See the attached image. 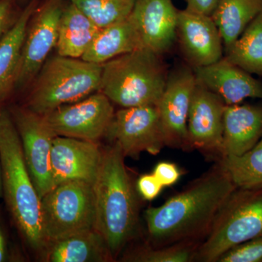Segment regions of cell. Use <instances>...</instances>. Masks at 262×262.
Segmentation results:
<instances>
[{"mask_svg": "<svg viewBox=\"0 0 262 262\" xmlns=\"http://www.w3.org/2000/svg\"><path fill=\"white\" fill-rule=\"evenodd\" d=\"M216 262H262V237L234 246L222 254Z\"/></svg>", "mask_w": 262, "mask_h": 262, "instance_id": "28", "label": "cell"}, {"mask_svg": "<svg viewBox=\"0 0 262 262\" xmlns=\"http://www.w3.org/2000/svg\"><path fill=\"white\" fill-rule=\"evenodd\" d=\"M65 4V0L39 2L27 27L15 89L32 84L52 50L56 47L60 18Z\"/></svg>", "mask_w": 262, "mask_h": 262, "instance_id": "8", "label": "cell"}, {"mask_svg": "<svg viewBox=\"0 0 262 262\" xmlns=\"http://www.w3.org/2000/svg\"><path fill=\"white\" fill-rule=\"evenodd\" d=\"M196 84L195 74L189 67H180L168 74L166 85L157 104L165 145L189 149L187 120Z\"/></svg>", "mask_w": 262, "mask_h": 262, "instance_id": "12", "label": "cell"}, {"mask_svg": "<svg viewBox=\"0 0 262 262\" xmlns=\"http://www.w3.org/2000/svg\"><path fill=\"white\" fill-rule=\"evenodd\" d=\"M163 187L153 173L141 176L137 182L138 191L146 201L154 200L159 195Z\"/></svg>", "mask_w": 262, "mask_h": 262, "instance_id": "29", "label": "cell"}, {"mask_svg": "<svg viewBox=\"0 0 262 262\" xmlns=\"http://www.w3.org/2000/svg\"><path fill=\"white\" fill-rule=\"evenodd\" d=\"M40 0H31L0 38V100L15 89L29 20Z\"/></svg>", "mask_w": 262, "mask_h": 262, "instance_id": "19", "label": "cell"}, {"mask_svg": "<svg viewBox=\"0 0 262 262\" xmlns=\"http://www.w3.org/2000/svg\"><path fill=\"white\" fill-rule=\"evenodd\" d=\"M262 12V0H220L211 18L219 29L225 52Z\"/></svg>", "mask_w": 262, "mask_h": 262, "instance_id": "23", "label": "cell"}, {"mask_svg": "<svg viewBox=\"0 0 262 262\" xmlns=\"http://www.w3.org/2000/svg\"><path fill=\"white\" fill-rule=\"evenodd\" d=\"M153 174L163 187H170L178 182L181 171L175 164L162 162L155 167Z\"/></svg>", "mask_w": 262, "mask_h": 262, "instance_id": "30", "label": "cell"}, {"mask_svg": "<svg viewBox=\"0 0 262 262\" xmlns=\"http://www.w3.org/2000/svg\"><path fill=\"white\" fill-rule=\"evenodd\" d=\"M227 58L251 75H262V12L226 51Z\"/></svg>", "mask_w": 262, "mask_h": 262, "instance_id": "25", "label": "cell"}, {"mask_svg": "<svg viewBox=\"0 0 262 262\" xmlns=\"http://www.w3.org/2000/svg\"><path fill=\"white\" fill-rule=\"evenodd\" d=\"M48 245V261H106L113 258L102 236L95 229L71 234Z\"/></svg>", "mask_w": 262, "mask_h": 262, "instance_id": "22", "label": "cell"}, {"mask_svg": "<svg viewBox=\"0 0 262 262\" xmlns=\"http://www.w3.org/2000/svg\"><path fill=\"white\" fill-rule=\"evenodd\" d=\"M99 28L128 18L136 0H70Z\"/></svg>", "mask_w": 262, "mask_h": 262, "instance_id": "26", "label": "cell"}, {"mask_svg": "<svg viewBox=\"0 0 262 262\" xmlns=\"http://www.w3.org/2000/svg\"><path fill=\"white\" fill-rule=\"evenodd\" d=\"M200 244L189 241L161 247L146 248L132 253L129 260L139 262L194 261Z\"/></svg>", "mask_w": 262, "mask_h": 262, "instance_id": "27", "label": "cell"}, {"mask_svg": "<svg viewBox=\"0 0 262 262\" xmlns=\"http://www.w3.org/2000/svg\"><path fill=\"white\" fill-rule=\"evenodd\" d=\"M262 138V106H226L222 157L239 156L252 149Z\"/></svg>", "mask_w": 262, "mask_h": 262, "instance_id": "18", "label": "cell"}, {"mask_svg": "<svg viewBox=\"0 0 262 262\" xmlns=\"http://www.w3.org/2000/svg\"><path fill=\"white\" fill-rule=\"evenodd\" d=\"M114 115L111 101L99 91L43 116L57 136L95 142L106 134Z\"/></svg>", "mask_w": 262, "mask_h": 262, "instance_id": "10", "label": "cell"}, {"mask_svg": "<svg viewBox=\"0 0 262 262\" xmlns=\"http://www.w3.org/2000/svg\"><path fill=\"white\" fill-rule=\"evenodd\" d=\"M41 220L46 245L82 231L94 229L93 184L68 181L41 198Z\"/></svg>", "mask_w": 262, "mask_h": 262, "instance_id": "7", "label": "cell"}, {"mask_svg": "<svg viewBox=\"0 0 262 262\" xmlns=\"http://www.w3.org/2000/svg\"><path fill=\"white\" fill-rule=\"evenodd\" d=\"M177 40L192 69L212 64L223 58V41L211 16L179 10Z\"/></svg>", "mask_w": 262, "mask_h": 262, "instance_id": "15", "label": "cell"}, {"mask_svg": "<svg viewBox=\"0 0 262 262\" xmlns=\"http://www.w3.org/2000/svg\"><path fill=\"white\" fill-rule=\"evenodd\" d=\"M262 237V189L236 188L196 250L194 261L216 262L226 251Z\"/></svg>", "mask_w": 262, "mask_h": 262, "instance_id": "6", "label": "cell"}, {"mask_svg": "<svg viewBox=\"0 0 262 262\" xmlns=\"http://www.w3.org/2000/svg\"><path fill=\"white\" fill-rule=\"evenodd\" d=\"M15 0H0V38L15 21Z\"/></svg>", "mask_w": 262, "mask_h": 262, "instance_id": "31", "label": "cell"}, {"mask_svg": "<svg viewBox=\"0 0 262 262\" xmlns=\"http://www.w3.org/2000/svg\"><path fill=\"white\" fill-rule=\"evenodd\" d=\"M89 17L73 3H66L58 27V56L82 58L100 30Z\"/></svg>", "mask_w": 262, "mask_h": 262, "instance_id": "20", "label": "cell"}, {"mask_svg": "<svg viewBox=\"0 0 262 262\" xmlns=\"http://www.w3.org/2000/svg\"><path fill=\"white\" fill-rule=\"evenodd\" d=\"M239 189H262V138L239 156L222 157L217 164Z\"/></svg>", "mask_w": 262, "mask_h": 262, "instance_id": "24", "label": "cell"}, {"mask_svg": "<svg viewBox=\"0 0 262 262\" xmlns=\"http://www.w3.org/2000/svg\"><path fill=\"white\" fill-rule=\"evenodd\" d=\"M227 105L196 81L187 120L189 148L211 156L222 155L224 113Z\"/></svg>", "mask_w": 262, "mask_h": 262, "instance_id": "13", "label": "cell"}, {"mask_svg": "<svg viewBox=\"0 0 262 262\" xmlns=\"http://www.w3.org/2000/svg\"><path fill=\"white\" fill-rule=\"evenodd\" d=\"M10 115L20 136L31 179L41 199L54 187L51 154L57 135L43 115L29 108L15 107Z\"/></svg>", "mask_w": 262, "mask_h": 262, "instance_id": "9", "label": "cell"}, {"mask_svg": "<svg viewBox=\"0 0 262 262\" xmlns=\"http://www.w3.org/2000/svg\"><path fill=\"white\" fill-rule=\"evenodd\" d=\"M178 14L172 0H136L129 18L143 48L162 56L177 40Z\"/></svg>", "mask_w": 262, "mask_h": 262, "instance_id": "16", "label": "cell"}, {"mask_svg": "<svg viewBox=\"0 0 262 262\" xmlns=\"http://www.w3.org/2000/svg\"><path fill=\"white\" fill-rule=\"evenodd\" d=\"M102 65L82 58H50L32 83L27 108L41 115L100 91Z\"/></svg>", "mask_w": 262, "mask_h": 262, "instance_id": "5", "label": "cell"}, {"mask_svg": "<svg viewBox=\"0 0 262 262\" xmlns=\"http://www.w3.org/2000/svg\"><path fill=\"white\" fill-rule=\"evenodd\" d=\"M3 195V170H2L1 160H0V198Z\"/></svg>", "mask_w": 262, "mask_h": 262, "instance_id": "34", "label": "cell"}, {"mask_svg": "<svg viewBox=\"0 0 262 262\" xmlns=\"http://www.w3.org/2000/svg\"><path fill=\"white\" fill-rule=\"evenodd\" d=\"M6 258V248L3 234L0 231V262L4 261Z\"/></svg>", "mask_w": 262, "mask_h": 262, "instance_id": "33", "label": "cell"}, {"mask_svg": "<svg viewBox=\"0 0 262 262\" xmlns=\"http://www.w3.org/2000/svg\"><path fill=\"white\" fill-rule=\"evenodd\" d=\"M106 135L120 146L124 156L133 158L144 151L158 155L166 146L157 105L118 110Z\"/></svg>", "mask_w": 262, "mask_h": 262, "instance_id": "11", "label": "cell"}, {"mask_svg": "<svg viewBox=\"0 0 262 262\" xmlns=\"http://www.w3.org/2000/svg\"><path fill=\"white\" fill-rule=\"evenodd\" d=\"M160 56L139 48L103 63L99 91L122 108L158 104L168 76Z\"/></svg>", "mask_w": 262, "mask_h": 262, "instance_id": "4", "label": "cell"}, {"mask_svg": "<svg viewBox=\"0 0 262 262\" xmlns=\"http://www.w3.org/2000/svg\"><path fill=\"white\" fill-rule=\"evenodd\" d=\"M143 48L139 33L130 18L100 29L82 59L90 63H103Z\"/></svg>", "mask_w": 262, "mask_h": 262, "instance_id": "21", "label": "cell"}, {"mask_svg": "<svg viewBox=\"0 0 262 262\" xmlns=\"http://www.w3.org/2000/svg\"><path fill=\"white\" fill-rule=\"evenodd\" d=\"M236 188L216 165L161 206L148 208L144 216L154 247L189 241L201 243Z\"/></svg>", "mask_w": 262, "mask_h": 262, "instance_id": "1", "label": "cell"}, {"mask_svg": "<svg viewBox=\"0 0 262 262\" xmlns=\"http://www.w3.org/2000/svg\"><path fill=\"white\" fill-rule=\"evenodd\" d=\"M193 70L196 81L220 96L227 106L239 104L247 98L262 99V82L227 57Z\"/></svg>", "mask_w": 262, "mask_h": 262, "instance_id": "17", "label": "cell"}, {"mask_svg": "<svg viewBox=\"0 0 262 262\" xmlns=\"http://www.w3.org/2000/svg\"><path fill=\"white\" fill-rule=\"evenodd\" d=\"M117 144L103 150L101 165L93 184L94 229L102 236L115 258L134 236L138 222V202Z\"/></svg>", "mask_w": 262, "mask_h": 262, "instance_id": "2", "label": "cell"}, {"mask_svg": "<svg viewBox=\"0 0 262 262\" xmlns=\"http://www.w3.org/2000/svg\"><path fill=\"white\" fill-rule=\"evenodd\" d=\"M220 0H185L186 10L192 13L211 16Z\"/></svg>", "mask_w": 262, "mask_h": 262, "instance_id": "32", "label": "cell"}, {"mask_svg": "<svg viewBox=\"0 0 262 262\" xmlns=\"http://www.w3.org/2000/svg\"><path fill=\"white\" fill-rule=\"evenodd\" d=\"M102 151L94 141L57 136L51 154L54 187L73 180L94 184L101 165Z\"/></svg>", "mask_w": 262, "mask_h": 262, "instance_id": "14", "label": "cell"}, {"mask_svg": "<svg viewBox=\"0 0 262 262\" xmlns=\"http://www.w3.org/2000/svg\"><path fill=\"white\" fill-rule=\"evenodd\" d=\"M0 160L3 195L17 227L33 248L46 247L41 199L31 179L14 121L3 107H0Z\"/></svg>", "mask_w": 262, "mask_h": 262, "instance_id": "3", "label": "cell"}]
</instances>
